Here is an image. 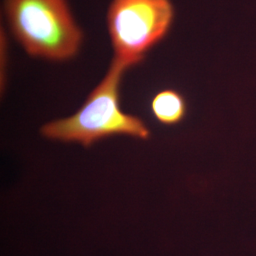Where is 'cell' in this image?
<instances>
[{"instance_id": "obj_1", "label": "cell", "mask_w": 256, "mask_h": 256, "mask_svg": "<svg viewBox=\"0 0 256 256\" xmlns=\"http://www.w3.org/2000/svg\"><path fill=\"white\" fill-rule=\"evenodd\" d=\"M134 64L114 56L105 76L88 96L82 107L66 118L57 120L42 127L44 137L64 142H77L89 146L116 134L146 140L150 132L136 116L124 114L120 106L122 77Z\"/></svg>"}, {"instance_id": "obj_2", "label": "cell", "mask_w": 256, "mask_h": 256, "mask_svg": "<svg viewBox=\"0 0 256 256\" xmlns=\"http://www.w3.org/2000/svg\"><path fill=\"white\" fill-rule=\"evenodd\" d=\"M10 30L30 56L52 62L73 60L84 34L68 0H3Z\"/></svg>"}, {"instance_id": "obj_3", "label": "cell", "mask_w": 256, "mask_h": 256, "mask_svg": "<svg viewBox=\"0 0 256 256\" xmlns=\"http://www.w3.org/2000/svg\"><path fill=\"white\" fill-rule=\"evenodd\" d=\"M174 18L171 0H111L106 25L114 56L141 63L169 33Z\"/></svg>"}, {"instance_id": "obj_4", "label": "cell", "mask_w": 256, "mask_h": 256, "mask_svg": "<svg viewBox=\"0 0 256 256\" xmlns=\"http://www.w3.org/2000/svg\"><path fill=\"white\" fill-rule=\"evenodd\" d=\"M151 111L156 120L165 126H175L184 119L188 112L186 100L175 90L160 92L151 101Z\"/></svg>"}, {"instance_id": "obj_5", "label": "cell", "mask_w": 256, "mask_h": 256, "mask_svg": "<svg viewBox=\"0 0 256 256\" xmlns=\"http://www.w3.org/2000/svg\"><path fill=\"white\" fill-rule=\"evenodd\" d=\"M9 46L8 36L4 28H1L0 33V90L2 96L4 95L6 86L8 62H9Z\"/></svg>"}]
</instances>
